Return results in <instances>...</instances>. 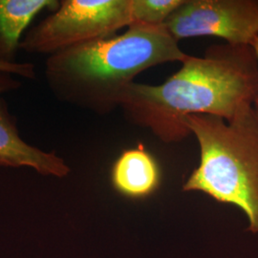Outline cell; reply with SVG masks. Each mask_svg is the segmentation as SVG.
<instances>
[{"label": "cell", "mask_w": 258, "mask_h": 258, "mask_svg": "<svg viewBox=\"0 0 258 258\" xmlns=\"http://www.w3.org/2000/svg\"><path fill=\"white\" fill-rule=\"evenodd\" d=\"M164 25L178 42L216 37L251 46L258 36V0H184Z\"/></svg>", "instance_id": "cell-5"}, {"label": "cell", "mask_w": 258, "mask_h": 258, "mask_svg": "<svg viewBox=\"0 0 258 258\" xmlns=\"http://www.w3.org/2000/svg\"><path fill=\"white\" fill-rule=\"evenodd\" d=\"M181 63L160 85L131 83L120 104L125 120L165 144L190 135L183 122L187 116L230 120L258 98V59L251 46L215 44L203 56L187 55Z\"/></svg>", "instance_id": "cell-1"}, {"label": "cell", "mask_w": 258, "mask_h": 258, "mask_svg": "<svg viewBox=\"0 0 258 258\" xmlns=\"http://www.w3.org/2000/svg\"><path fill=\"white\" fill-rule=\"evenodd\" d=\"M184 125L200 148V164L184 191H201L222 204L239 208L258 233V111L246 104L230 120L190 115Z\"/></svg>", "instance_id": "cell-3"}, {"label": "cell", "mask_w": 258, "mask_h": 258, "mask_svg": "<svg viewBox=\"0 0 258 258\" xmlns=\"http://www.w3.org/2000/svg\"><path fill=\"white\" fill-rule=\"evenodd\" d=\"M15 75L0 72V166L29 167L37 173L62 178L70 168L61 157L36 148L20 137L4 95L17 90L21 83Z\"/></svg>", "instance_id": "cell-6"}, {"label": "cell", "mask_w": 258, "mask_h": 258, "mask_svg": "<svg viewBox=\"0 0 258 258\" xmlns=\"http://www.w3.org/2000/svg\"><path fill=\"white\" fill-rule=\"evenodd\" d=\"M0 72H6L27 80L36 78L35 65L30 62H5L0 60Z\"/></svg>", "instance_id": "cell-10"}, {"label": "cell", "mask_w": 258, "mask_h": 258, "mask_svg": "<svg viewBox=\"0 0 258 258\" xmlns=\"http://www.w3.org/2000/svg\"><path fill=\"white\" fill-rule=\"evenodd\" d=\"M251 47H252V49H253V51H254V53H255V55H256V56H257V59H258V36L256 38H255V40L253 41V43H252V45H251ZM254 106H255V108L257 109L258 111V98L256 99V101L254 102V104H253Z\"/></svg>", "instance_id": "cell-11"}, {"label": "cell", "mask_w": 258, "mask_h": 258, "mask_svg": "<svg viewBox=\"0 0 258 258\" xmlns=\"http://www.w3.org/2000/svg\"><path fill=\"white\" fill-rule=\"evenodd\" d=\"M115 190L130 199L152 195L161 184V169L155 158L143 145L123 151L111 169Z\"/></svg>", "instance_id": "cell-7"}, {"label": "cell", "mask_w": 258, "mask_h": 258, "mask_svg": "<svg viewBox=\"0 0 258 258\" xmlns=\"http://www.w3.org/2000/svg\"><path fill=\"white\" fill-rule=\"evenodd\" d=\"M184 0H131L132 24L162 26Z\"/></svg>", "instance_id": "cell-9"}, {"label": "cell", "mask_w": 258, "mask_h": 258, "mask_svg": "<svg viewBox=\"0 0 258 258\" xmlns=\"http://www.w3.org/2000/svg\"><path fill=\"white\" fill-rule=\"evenodd\" d=\"M57 0H0V60L17 62L22 36L33 19L44 10L58 9Z\"/></svg>", "instance_id": "cell-8"}, {"label": "cell", "mask_w": 258, "mask_h": 258, "mask_svg": "<svg viewBox=\"0 0 258 258\" xmlns=\"http://www.w3.org/2000/svg\"><path fill=\"white\" fill-rule=\"evenodd\" d=\"M132 23L131 0H62L58 9L28 31L20 49L29 54L52 55L112 37Z\"/></svg>", "instance_id": "cell-4"}, {"label": "cell", "mask_w": 258, "mask_h": 258, "mask_svg": "<svg viewBox=\"0 0 258 258\" xmlns=\"http://www.w3.org/2000/svg\"><path fill=\"white\" fill-rule=\"evenodd\" d=\"M187 55L165 25L132 24L121 35L49 55L44 76L59 101L106 115L120 108L138 75L166 62H183Z\"/></svg>", "instance_id": "cell-2"}]
</instances>
